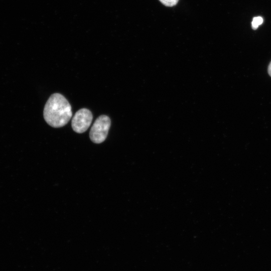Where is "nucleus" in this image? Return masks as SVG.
Wrapping results in <instances>:
<instances>
[{
  "label": "nucleus",
  "mask_w": 271,
  "mask_h": 271,
  "mask_svg": "<svg viewBox=\"0 0 271 271\" xmlns=\"http://www.w3.org/2000/svg\"><path fill=\"white\" fill-rule=\"evenodd\" d=\"M46 122L51 126L58 128L65 125L72 116L71 106L61 94H52L47 101L43 110Z\"/></svg>",
  "instance_id": "f257e3e1"
},
{
  "label": "nucleus",
  "mask_w": 271,
  "mask_h": 271,
  "mask_svg": "<svg viewBox=\"0 0 271 271\" xmlns=\"http://www.w3.org/2000/svg\"><path fill=\"white\" fill-rule=\"evenodd\" d=\"M111 120L106 115H101L98 116L91 127L89 137L92 142L100 144L106 139L109 128Z\"/></svg>",
  "instance_id": "f03ea898"
},
{
  "label": "nucleus",
  "mask_w": 271,
  "mask_h": 271,
  "mask_svg": "<svg viewBox=\"0 0 271 271\" xmlns=\"http://www.w3.org/2000/svg\"><path fill=\"white\" fill-rule=\"evenodd\" d=\"M92 119L93 115L90 110L85 108L80 109L72 118V128L77 133L84 132L90 126Z\"/></svg>",
  "instance_id": "7ed1b4c3"
},
{
  "label": "nucleus",
  "mask_w": 271,
  "mask_h": 271,
  "mask_svg": "<svg viewBox=\"0 0 271 271\" xmlns=\"http://www.w3.org/2000/svg\"><path fill=\"white\" fill-rule=\"evenodd\" d=\"M263 23V19L260 16L254 17L251 22L253 29H256L258 27Z\"/></svg>",
  "instance_id": "20e7f679"
},
{
  "label": "nucleus",
  "mask_w": 271,
  "mask_h": 271,
  "mask_svg": "<svg viewBox=\"0 0 271 271\" xmlns=\"http://www.w3.org/2000/svg\"><path fill=\"white\" fill-rule=\"evenodd\" d=\"M164 5L167 7H173L175 6L179 0H159Z\"/></svg>",
  "instance_id": "39448f33"
},
{
  "label": "nucleus",
  "mask_w": 271,
  "mask_h": 271,
  "mask_svg": "<svg viewBox=\"0 0 271 271\" xmlns=\"http://www.w3.org/2000/svg\"><path fill=\"white\" fill-rule=\"evenodd\" d=\"M268 73L269 75L271 76V62H270L268 66Z\"/></svg>",
  "instance_id": "423d86ee"
}]
</instances>
